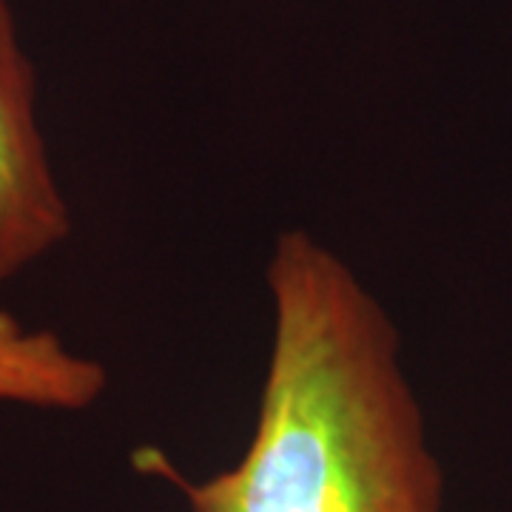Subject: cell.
I'll return each instance as SVG.
<instances>
[{
	"mask_svg": "<svg viewBox=\"0 0 512 512\" xmlns=\"http://www.w3.org/2000/svg\"><path fill=\"white\" fill-rule=\"evenodd\" d=\"M265 282L271 348L242 458L205 481L160 447L134 467L191 512H441L439 458L382 302L305 228L276 234Z\"/></svg>",
	"mask_w": 512,
	"mask_h": 512,
	"instance_id": "6da1fadb",
	"label": "cell"
},
{
	"mask_svg": "<svg viewBox=\"0 0 512 512\" xmlns=\"http://www.w3.org/2000/svg\"><path fill=\"white\" fill-rule=\"evenodd\" d=\"M72 228L37 117L35 66L12 0H0V288L55 254Z\"/></svg>",
	"mask_w": 512,
	"mask_h": 512,
	"instance_id": "7a4b0ae2",
	"label": "cell"
},
{
	"mask_svg": "<svg viewBox=\"0 0 512 512\" xmlns=\"http://www.w3.org/2000/svg\"><path fill=\"white\" fill-rule=\"evenodd\" d=\"M109 390V373L92 356L72 350L55 330L29 328L0 311V402L80 413Z\"/></svg>",
	"mask_w": 512,
	"mask_h": 512,
	"instance_id": "3957f363",
	"label": "cell"
}]
</instances>
